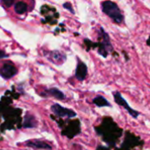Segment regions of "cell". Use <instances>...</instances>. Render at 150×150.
Segmentation results:
<instances>
[{
  "instance_id": "14",
  "label": "cell",
  "mask_w": 150,
  "mask_h": 150,
  "mask_svg": "<svg viewBox=\"0 0 150 150\" xmlns=\"http://www.w3.org/2000/svg\"><path fill=\"white\" fill-rule=\"evenodd\" d=\"M5 57H7V54H6L4 51L0 50V59H2V58H5Z\"/></svg>"
},
{
  "instance_id": "10",
  "label": "cell",
  "mask_w": 150,
  "mask_h": 150,
  "mask_svg": "<svg viewBox=\"0 0 150 150\" xmlns=\"http://www.w3.org/2000/svg\"><path fill=\"white\" fill-rule=\"evenodd\" d=\"M93 103L98 107H111V104L103 96H96L93 99Z\"/></svg>"
},
{
  "instance_id": "9",
  "label": "cell",
  "mask_w": 150,
  "mask_h": 150,
  "mask_svg": "<svg viewBox=\"0 0 150 150\" xmlns=\"http://www.w3.org/2000/svg\"><path fill=\"white\" fill-rule=\"evenodd\" d=\"M37 127V120L34 115L30 112H27L24 121H23V127L24 128H34Z\"/></svg>"
},
{
  "instance_id": "3",
  "label": "cell",
  "mask_w": 150,
  "mask_h": 150,
  "mask_svg": "<svg viewBox=\"0 0 150 150\" xmlns=\"http://www.w3.org/2000/svg\"><path fill=\"white\" fill-rule=\"evenodd\" d=\"M113 97H114L115 102H116L118 105H120V106H122L123 108H125V109L128 112V113H129L133 119H137V118L139 117V115H140L141 113H140L138 111H135V110H133V108H131V107L129 106L128 103H127L126 100L123 98V96L121 95V93H120L119 91H115V92H113Z\"/></svg>"
},
{
  "instance_id": "11",
  "label": "cell",
  "mask_w": 150,
  "mask_h": 150,
  "mask_svg": "<svg viewBox=\"0 0 150 150\" xmlns=\"http://www.w3.org/2000/svg\"><path fill=\"white\" fill-rule=\"evenodd\" d=\"M14 11L18 14H24L27 11V4L22 1L17 2L14 4Z\"/></svg>"
},
{
  "instance_id": "2",
  "label": "cell",
  "mask_w": 150,
  "mask_h": 150,
  "mask_svg": "<svg viewBox=\"0 0 150 150\" xmlns=\"http://www.w3.org/2000/svg\"><path fill=\"white\" fill-rule=\"evenodd\" d=\"M99 39H100V42H99L98 53L102 56L107 57V55L113 50V47L111 45L109 34L102 27L99 29Z\"/></svg>"
},
{
  "instance_id": "7",
  "label": "cell",
  "mask_w": 150,
  "mask_h": 150,
  "mask_svg": "<svg viewBox=\"0 0 150 150\" xmlns=\"http://www.w3.org/2000/svg\"><path fill=\"white\" fill-rule=\"evenodd\" d=\"M88 75V67L87 65L78 59V64L75 71V76L79 81H83Z\"/></svg>"
},
{
  "instance_id": "12",
  "label": "cell",
  "mask_w": 150,
  "mask_h": 150,
  "mask_svg": "<svg viewBox=\"0 0 150 150\" xmlns=\"http://www.w3.org/2000/svg\"><path fill=\"white\" fill-rule=\"evenodd\" d=\"M63 6H64V8L65 9H66V10H68L70 12H72V14H74L75 12H74V10L72 9V4L69 3V2H66V3H65L64 4H63Z\"/></svg>"
},
{
  "instance_id": "13",
  "label": "cell",
  "mask_w": 150,
  "mask_h": 150,
  "mask_svg": "<svg viewBox=\"0 0 150 150\" xmlns=\"http://www.w3.org/2000/svg\"><path fill=\"white\" fill-rule=\"evenodd\" d=\"M2 3L6 6V7H10L11 4H14V1H12V0H11V1H6V0H2Z\"/></svg>"
},
{
  "instance_id": "4",
  "label": "cell",
  "mask_w": 150,
  "mask_h": 150,
  "mask_svg": "<svg viewBox=\"0 0 150 150\" xmlns=\"http://www.w3.org/2000/svg\"><path fill=\"white\" fill-rule=\"evenodd\" d=\"M50 110L55 115L60 118H73V117H76L77 115L73 110L65 108L59 104H54L53 105H51Z\"/></svg>"
},
{
  "instance_id": "1",
  "label": "cell",
  "mask_w": 150,
  "mask_h": 150,
  "mask_svg": "<svg viewBox=\"0 0 150 150\" xmlns=\"http://www.w3.org/2000/svg\"><path fill=\"white\" fill-rule=\"evenodd\" d=\"M102 11L116 24H121L124 21V15L118 5L111 1H104L102 3Z\"/></svg>"
},
{
  "instance_id": "5",
  "label": "cell",
  "mask_w": 150,
  "mask_h": 150,
  "mask_svg": "<svg viewBox=\"0 0 150 150\" xmlns=\"http://www.w3.org/2000/svg\"><path fill=\"white\" fill-rule=\"evenodd\" d=\"M18 73L17 68L11 62H5L0 67V76L4 79H10Z\"/></svg>"
},
{
  "instance_id": "8",
  "label": "cell",
  "mask_w": 150,
  "mask_h": 150,
  "mask_svg": "<svg viewBox=\"0 0 150 150\" xmlns=\"http://www.w3.org/2000/svg\"><path fill=\"white\" fill-rule=\"evenodd\" d=\"M42 96L44 97H53L56 99L58 100H64L65 98V94L58 89L57 88H50V89H47L43 91Z\"/></svg>"
},
{
  "instance_id": "6",
  "label": "cell",
  "mask_w": 150,
  "mask_h": 150,
  "mask_svg": "<svg viewBox=\"0 0 150 150\" xmlns=\"http://www.w3.org/2000/svg\"><path fill=\"white\" fill-rule=\"evenodd\" d=\"M26 146L36 150H51L52 146L42 140H32L26 142Z\"/></svg>"
}]
</instances>
